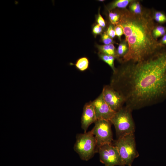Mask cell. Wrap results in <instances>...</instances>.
<instances>
[{"mask_svg":"<svg viewBox=\"0 0 166 166\" xmlns=\"http://www.w3.org/2000/svg\"><path fill=\"white\" fill-rule=\"evenodd\" d=\"M110 85L132 110L165 100L166 47L141 61L122 63L113 73Z\"/></svg>","mask_w":166,"mask_h":166,"instance_id":"obj_1","label":"cell"},{"mask_svg":"<svg viewBox=\"0 0 166 166\" xmlns=\"http://www.w3.org/2000/svg\"><path fill=\"white\" fill-rule=\"evenodd\" d=\"M117 9L120 15L117 25L122 28L128 45L121 64L141 61L165 47L153 36L155 25L152 12L144 9L141 14H137L126 8Z\"/></svg>","mask_w":166,"mask_h":166,"instance_id":"obj_2","label":"cell"},{"mask_svg":"<svg viewBox=\"0 0 166 166\" xmlns=\"http://www.w3.org/2000/svg\"><path fill=\"white\" fill-rule=\"evenodd\" d=\"M132 110L126 105L116 112L110 121L115 127L117 138L134 133L135 125L132 117Z\"/></svg>","mask_w":166,"mask_h":166,"instance_id":"obj_3","label":"cell"},{"mask_svg":"<svg viewBox=\"0 0 166 166\" xmlns=\"http://www.w3.org/2000/svg\"><path fill=\"white\" fill-rule=\"evenodd\" d=\"M73 148L80 158L85 161L89 160L98 152V147L92 130L77 134Z\"/></svg>","mask_w":166,"mask_h":166,"instance_id":"obj_4","label":"cell"},{"mask_svg":"<svg viewBox=\"0 0 166 166\" xmlns=\"http://www.w3.org/2000/svg\"><path fill=\"white\" fill-rule=\"evenodd\" d=\"M113 145L118 149L124 166H131L134 159L139 156L134 133L118 138L114 141Z\"/></svg>","mask_w":166,"mask_h":166,"instance_id":"obj_5","label":"cell"},{"mask_svg":"<svg viewBox=\"0 0 166 166\" xmlns=\"http://www.w3.org/2000/svg\"><path fill=\"white\" fill-rule=\"evenodd\" d=\"M92 130L99 147L106 144L112 143L113 140L110 121L104 119L97 120Z\"/></svg>","mask_w":166,"mask_h":166,"instance_id":"obj_6","label":"cell"},{"mask_svg":"<svg viewBox=\"0 0 166 166\" xmlns=\"http://www.w3.org/2000/svg\"><path fill=\"white\" fill-rule=\"evenodd\" d=\"M100 160L105 166H124L117 148L111 144H106L98 148Z\"/></svg>","mask_w":166,"mask_h":166,"instance_id":"obj_7","label":"cell"},{"mask_svg":"<svg viewBox=\"0 0 166 166\" xmlns=\"http://www.w3.org/2000/svg\"><path fill=\"white\" fill-rule=\"evenodd\" d=\"M102 93L105 101L115 112L121 109L125 103L123 97L110 85L104 87Z\"/></svg>","mask_w":166,"mask_h":166,"instance_id":"obj_8","label":"cell"},{"mask_svg":"<svg viewBox=\"0 0 166 166\" xmlns=\"http://www.w3.org/2000/svg\"><path fill=\"white\" fill-rule=\"evenodd\" d=\"M92 103L97 120L104 119L110 121L116 112L105 101L102 93Z\"/></svg>","mask_w":166,"mask_h":166,"instance_id":"obj_9","label":"cell"},{"mask_svg":"<svg viewBox=\"0 0 166 166\" xmlns=\"http://www.w3.org/2000/svg\"><path fill=\"white\" fill-rule=\"evenodd\" d=\"M95 111L92 102L84 105L81 118V127L86 132L89 127L97 121Z\"/></svg>","mask_w":166,"mask_h":166,"instance_id":"obj_10","label":"cell"},{"mask_svg":"<svg viewBox=\"0 0 166 166\" xmlns=\"http://www.w3.org/2000/svg\"><path fill=\"white\" fill-rule=\"evenodd\" d=\"M133 0H117L109 4L107 6L108 11H110L116 9H124L132 2Z\"/></svg>","mask_w":166,"mask_h":166,"instance_id":"obj_11","label":"cell"},{"mask_svg":"<svg viewBox=\"0 0 166 166\" xmlns=\"http://www.w3.org/2000/svg\"><path fill=\"white\" fill-rule=\"evenodd\" d=\"M128 50V43L125 40H123L120 43L116 50V58L121 63Z\"/></svg>","mask_w":166,"mask_h":166,"instance_id":"obj_12","label":"cell"},{"mask_svg":"<svg viewBox=\"0 0 166 166\" xmlns=\"http://www.w3.org/2000/svg\"><path fill=\"white\" fill-rule=\"evenodd\" d=\"M99 53L113 56L116 58V50L113 44L98 45Z\"/></svg>","mask_w":166,"mask_h":166,"instance_id":"obj_13","label":"cell"},{"mask_svg":"<svg viewBox=\"0 0 166 166\" xmlns=\"http://www.w3.org/2000/svg\"><path fill=\"white\" fill-rule=\"evenodd\" d=\"M100 58L108 65L114 72L116 68H115L114 61L115 57L113 56L99 53L98 54Z\"/></svg>","mask_w":166,"mask_h":166,"instance_id":"obj_14","label":"cell"},{"mask_svg":"<svg viewBox=\"0 0 166 166\" xmlns=\"http://www.w3.org/2000/svg\"><path fill=\"white\" fill-rule=\"evenodd\" d=\"M129 10L136 14H140L144 10L140 2L137 0H133L129 5Z\"/></svg>","mask_w":166,"mask_h":166,"instance_id":"obj_15","label":"cell"},{"mask_svg":"<svg viewBox=\"0 0 166 166\" xmlns=\"http://www.w3.org/2000/svg\"><path fill=\"white\" fill-rule=\"evenodd\" d=\"M89 61L88 59L85 57L79 59L75 64L76 67L79 70L83 71L87 69L89 67Z\"/></svg>","mask_w":166,"mask_h":166,"instance_id":"obj_16","label":"cell"},{"mask_svg":"<svg viewBox=\"0 0 166 166\" xmlns=\"http://www.w3.org/2000/svg\"><path fill=\"white\" fill-rule=\"evenodd\" d=\"M166 34V27L161 25L155 26L152 31L154 38L157 40L158 38L163 36Z\"/></svg>","mask_w":166,"mask_h":166,"instance_id":"obj_17","label":"cell"},{"mask_svg":"<svg viewBox=\"0 0 166 166\" xmlns=\"http://www.w3.org/2000/svg\"><path fill=\"white\" fill-rule=\"evenodd\" d=\"M152 16L154 20L159 24H162L166 22V14L162 11H153Z\"/></svg>","mask_w":166,"mask_h":166,"instance_id":"obj_18","label":"cell"},{"mask_svg":"<svg viewBox=\"0 0 166 166\" xmlns=\"http://www.w3.org/2000/svg\"><path fill=\"white\" fill-rule=\"evenodd\" d=\"M109 17L111 24L115 26L118 24L120 15L117 9L109 11Z\"/></svg>","mask_w":166,"mask_h":166,"instance_id":"obj_19","label":"cell"},{"mask_svg":"<svg viewBox=\"0 0 166 166\" xmlns=\"http://www.w3.org/2000/svg\"><path fill=\"white\" fill-rule=\"evenodd\" d=\"M101 39L105 45H109L114 43L113 39L108 35L106 32L102 35Z\"/></svg>","mask_w":166,"mask_h":166,"instance_id":"obj_20","label":"cell"},{"mask_svg":"<svg viewBox=\"0 0 166 166\" xmlns=\"http://www.w3.org/2000/svg\"><path fill=\"white\" fill-rule=\"evenodd\" d=\"M116 35L118 38L119 40L121 41V37L124 34L123 30L121 26L117 25L114 27Z\"/></svg>","mask_w":166,"mask_h":166,"instance_id":"obj_21","label":"cell"},{"mask_svg":"<svg viewBox=\"0 0 166 166\" xmlns=\"http://www.w3.org/2000/svg\"><path fill=\"white\" fill-rule=\"evenodd\" d=\"M106 32L108 35L112 39L116 36L114 27L111 24H110L108 26Z\"/></svg>","mask_w":166,"mask_h":166,"instance_id":"obj_22","label":"cell"},{"mask_svg":"<svg viewBox=\"0 0 166 166\" xmlns=\"http://www.w3.org/2000/svg\"><path fill=\"white\" fill-rule=\"evenodd\" d=\"M97 21L100 26L102 28H104L106 26V24L105 20L101 14L100 11H99L97 16Z\"/></svg>","mask_w":166,"mask_h":166,"instance_id":"obj_23","label":"cell"},{"mask_svg":"<svg viewBox=\"0 0 166 166\" xmlns=\"http://www.w3.org/2000/svg\"><path fill=\"white\" fill-rule=\"evenodd\" d=\"M93 33L95 36L102 33V27L99 24L95 25L93 27Z\"/></svg>","mask_w":166,"mask_h":166,"instance_id":"obj_24","label":"cell"},{"mask_svg":"<svg viewBox=\"0 0 166 166\" xmlns=\"http://www.w3.org/2000/svg\"><path fill=\"white\" fill-rule=\"evenodd\" d=\"M159 42L161 45L166 47V34L162 36Z\"/></svg>","mask_w":166,"mask_h":166,"instance_id":"obj_25","label":"cell"},{"mask_svg":"<svg viewBox=\"0 0 166 166\" xmlns=\"http://www.w3.org/2000/svg\"><path fill=\"white\" fill-rule=\"evenodd\" d=\"M104 1V0H99V1H101V2H103Z\"/></svg>","mask_w":166,"mask_h":166,"instance_id":"obj_26","label":"cell"},{"mask_svg":"<svg viewBox=\"0 0 166 166\" xmlns=\"http://www.w3.org/2000/svg\"></svg>","mask_w":166,"mask_h":166,"instance_id":"obj_27","label":"cell"}]
</instances>
